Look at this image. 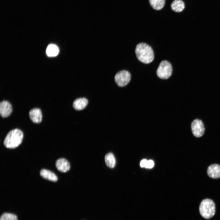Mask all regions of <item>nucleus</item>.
<instances>
[{
  "instance_id": "nucleus-1",
  "label": "nucleus",
  "mask_w": 220,
  "mask_h": 220,
  "mask_svg": "<svg viewBox=\"0 0 220 220\" xmlns=\"http://www.w3.org/2000/svg\"><path fill=\"white\" fill-rule=\"evenodd\" d=\"M135 53L139 61L144 64H149L154 59V53L152 49L145 43H138L136 46Z\"/></svg>"
},
{
  "instance_id": "nucleus-2",
  "label": "nucleus",
  "mask_w": 220,
  "mask_h": 220,
  "mask_svg": "<svg viewBox=\"0 0 220 220\" xmlns=\"http://www.w3.org/2000/svg\"><path fill=\"white\" fill-rule=\"evenodd\" d=\"M23 133L20 129H15L10 131L7 134L4 141V146L7 148H14L21 143Z\"/></svg>"
},
{
  "instance_id": "nucleus-3",
  "label": "nucleus",
  "mask_w": 220,
  "mask_h": 220,
  "mask_svg": "<svg viewBox=\"0 0 220 220\" xmlns=\"http://www.w3.org/2000/svg\"><path fill=\"white\" fill-rule=\"evenodd\" d=\"M199 210L201 216L204 218L209 219L215 214V207L214 201L209 199L203 200L200 204Z\"/></svg>"
},
{
  "instance_id": "nucleus-4",
  "label": "nucleus",
  "mask_w": 220,
  "mask_h": 220,
  "mask_svg": "<svg viewBox=\"0 0 220 220\" xmlns=\"http://www.w3.org/2000/svg\"><path fill=\"white\" fill-rule=\"evenodd\" d=\"M172 67L168 61L164 60L160 63L156 70L157 75L163 79H167L171 75Z\"/></svg>"
},
{
  "instance_id": "nucleus-5",
  "label": "nucleus",
  "mask_w": 220,
  "mask_h": 220,
  "mask_svg": "<svg viewBox=\"0 0 220 220\" xmlns=\"http://www.w3.org/2000/svg\"><path fill=\"white\" fill-rule=\"evenodd\" d=\"M131 79V75L127 71H121L116 75L115 81L117 85L119 87H124L127 85Z\"/></svg>"
},
{
  "instance_id": "nucleus-6",
  "label": "nucleus",
  "mask_w": 220,
  "mask_h": 220,
  "mask_svg": "<svg viewBox=\"0 0 220 220\" xmlns=\"http://www.w3.org/2000/svg\"><path fill=\"white\" fill-rule=\"evenodd\" d=\"M191 128L193 135L197 138L202 137L204 133L205 128L202 121L199 119L194 120L192 123Z\"/></svg>"
},
{
  "instance_id": "nucleus-7",
  "label": "nucleus",
  "mask_w": 220,
  "mask_h": 220,
  "mask_svg": "<svg viewBox=\"0 0 220 220\" xmlns=\"http://www.w3.org/2000/svg\"><path fill=\"white\" fill-rule=\"evenodd\" d=\"M12 112V107L8 101H3L0 103V114L1 116L6 118L9 116Z\"/></svg>"
},
{
  "instance_id": "nucleus-8",
  "label": "nucleus",
  "mask_w": 220,
  "mask_h": 220,
  "mask_svg": "<svg viewBox=\"0 0 220 220\" xmlns=\"http://www.w3.org/2000/svg\"><path fill=\"white\" fill-rule=\"evenodd\" d=\"M207 173L208 176L213 179L220 178V165L217 164H213L207 168Z\"/></svg>"
},
{
  "instance_id": "nucleus-9",
  "label": "nucleus",
  "mask_w": 220,
  "mask_h": 220,
  "mask_svg": "<svg viewBox=\"0 0 220 220\" xmlns=\"http://www.w3.org/2000/svg\"><path fill=\"white\" fill-rule=\"evenodd\" d=\"M55 165L57 169L62 172H66L70 169V164L68 161L64 158H60L57 160Z\"/></svg>"
},
{
  "instance_id": "nucleus-10",
  "label": "nucleus",
  "mask_w": 220,
  "mask_h": 220,
  "mask_svg": "<svg viewBox=\"0 0 220 220\" xmlns=\"http://www.w3.org/2000/svg\"><path fill=\"white\" fill-rule=\"evenodd\" d=\"M29 116L33 122L39 123L42 120V115L41 110L37 108L31 109L29 112Z\"/></svg>"
},
{
  "instance_id": "nucleus-11",
  "label": "nucleus",
  "mask_w": 220,
  "mask_h": 220,
  "mask_svg": "<svg viewBox=\"0 0 220 220\" xmlns=\"http://www.w3.org/2000/svg\"><path fill=\"white\" fill-rule=\"evenodd\" d=\"M88 103V100L84 97L75 99L73 102V107L77 110H81L85 108Z\"/></svg>"
},
{
  "instance_id": "nucleus-12",
  "label": "nucleus",
  "mask_w": 220,
  "mask_h": 220,
  "mask_svg": "<svg viewBox=\"0 0 220 220\" xmlns=\"http://www.w3.org/2000/svg\"><path fill=\"white\" fill-rule=\"evenodd\" d=\"M40 174L44 178L51 181L56 182L58 180L57 175L52 171L48 170L42 169L40 172Z\"/></svg>"
},
{
  "instance_id": "nucleus-13",
  "label": "nucleus",
  "mask_w": 220,
  "mask_h": 220,
  "mask_svg": "<svg viewBox=\"0 0 220 220\" xmlns=\"http://www.w3.org/2000/svg\"><path fill=\"white\" fill-rule=\"evenodd\" d=\"M172 9L176 12L182 11L185 7V4L182 0H174L171 4Z\"/></svg>"
},
{
  "instance_id": "nucleus-14",
  "label": "nucleus",
  "mask_w": 220,
  "mask_h": 220,
  "mask_svg": "<svg viewBox=\"0 0 220 220\" xmlns=\"http://www.w3.org/2000/svg\"><path fill=\"white\" fill-rule=\"evenodd\" d=\"M107 166L110 168H114L116 164V160L114 155L111 152L107 154L105 157Z\"/></svg>"
},
{
  "instance_id": "nucleus-15",
  "label": "nucleus",
  "mask_w": 220,
  "mask_h": 220,
  "mask_svg": "<svg viewBox=\"0 0 220 220\" xmlns=\"http://www.w3.org/2000/svg\"><path fill=\"white\" fill-rule=\"evenodd\" d=\"M165 0H149L151 6L154 9L160 10L164 7Z\"/></svg>"
},
{
  "instance_id": "nucleus-16",
  "label": "nucleus",
  "mask_w": 220,
  "mask_h": 220,
  "mask_svg": "<svg viewBox=\"0 0 220 220\" xmlns=\"http://www.w3.org/2000/svg\"><path fill=\"white\" fill-rule=\"evenodd\" d=\"M59 51V49L57 46L51 44L47 47L46 53L48 56L55 57L58 54Z\"/></svg>"
},
{
  "instance_id": "nucleus-17",
  "label": "nucleus",
  "mask_w": 220,
  "mask_h": 220,
  "mask_svg": "<svg viewBox=\"0 0 220 220\" xmlns=\"http://www.w3.org/2000/svg\"><path fill=\"white\" fill-rule=\"evenodd\" d=\"M0 220H17V216L9 213H3L0 216Z\"/></svg>"
},
{
  "instance_id": "nucleus-18",
  "label": "nucleus",
  "mask_w": 220,
  "mask_h": 220,
  "mask_svg": "<svg viewBox=\"0 0 220 220\" xmlns=\"http://www.w3.org/2000/svg\"><path fill=\"white\" fill-rule=\"evenodd\" d=\"M154 165L153 161L151 160L147 161L145 167L147 168H152Z\"/></svg>"
},
{
  "instance_id": "nucleus-19",
  "label": "nucleus",
  "mask_w": 220,
  "mask_h": 220,
  "mask_svg": "<svg viewBox=\"0 0 220 220\" xmlns=\"http://www.w3.org/2000/svg\"><path fill=\"white\" fill-rule=\"evenodd\" d=\"M147 160L145 159H144L141 161L140 162V165L141 167H145L146 165Z\"/></svg>"
}]
</instances>
